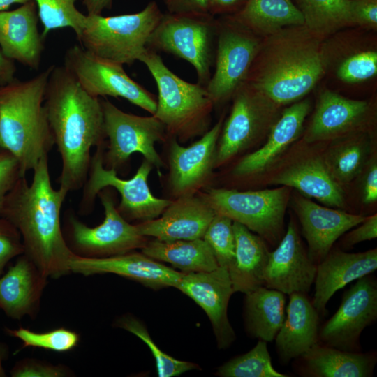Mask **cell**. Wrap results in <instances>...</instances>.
Segmentation results:
<instances>
[{"instance_id":"cell-1","label":"cell","mask_w":377,"mask_h":377,"mask_svg":"<svg viewBox=\"0 0 377 377\" xmlns=\"http://www.w3.org/2000/svg\"><path fill=\"white\" fill-rule=\"evenodd\" d=\"M44 105L61 158L59 188L77 191L87 179L91 148L106 138L101 101L87 92L64 66L54 65Z\"/></svg>"},{"instance_id":"cell-2","label":"cell","mask_w":377,"mask_h":377,"mask_svg":"<svg viewBox=\"0 0 377 377\" xmlns=\"http://www.w3.org/2000/svg\"><path fill=\"white\" fill-rule=\"evenodd\" d=\"M31 184L20 177L7 195L0 216L19 230L25 254L48 278L59 279L71 273L75 253L63 234L60 213L68 194L51 184L48 156L33 170Z\"/></svg>"},{"instance_id":"cell-3","label":"cell","mask_w":377,"mask_h":377,"mask_svg":"<svg viewBox=\"0 0 377 377\" xmlns=\"http://www.w3.org/2000/svg\"><path fill=\"white\" fill-rule=\"evenodd\" d=\"M324 40L304 24L263 38L244 82L280 106L300 101L325 75Z\"/></svg>"},{"instance_id":"cell-4","label":"cell","mask_w":377,"mask_h":377,"mask_svg":"<svg viewBox=\"0 0 377 377\" xmlns=\"http://www.w3.org/2000/svg\"><path fill=\"white\" fill-rule=\"evenodd\" d=\"M54 65L26 80L0 87V150L17 160L21 175L34 168L54 145L44 105Z\"/></svg>"},{"instance_id":"cell-5","label":"cell","mask_w":377,"mask_h":377,"mask_svg":"<svg viewBox=\"0 0 377 377\" xmlns=\"http://www.w3.org/2000/svg\"><path fill=\"white\" fill-rule=\"evenodd\" d=\"M139 61L156 83L157 106L153 115L163 124L166 133L186 141L207 132L214 105L205 87L180 78L152 50L147 48Z\"/></svg>"},{"instance_id":"cell-6","label":"cell","mask_w":377,"mask_h":377,"mask_svg":"<svg viewBox=\"0 0 377 377\" xmlns=\"http://www.w3.org/2000/svg\"><path fill=\"white\" fill-rule=\"evenodd\" d=\"M163 15L155 1L135 13L108 17L87 14L77 39L98 57L131 65L147 50L149 38Z\"/></svg>"},{"instance_id":"cell-7","label":"cell","mask_w":377,"mask_h":377,"mask_svg":"<svg viewBox=\"0 0 377 377\" xmlns=\"http://www.w3.org/2000/svg\"><path fill=\"white\" fill-rule=\"evenodd\" d=\"M218 20L216 16L163 13L150 35L147 48L186 60L195 68L198 83L206 87L214 66Z\"/></svg>"},{"instance_id":"cell-8","label":"cell","mask_w":377,"mask_h":377,"mask_svg":"<svg viewBox=\"0 0 377 377\" xmlns=\"http://www.w3.org/2000/svg\"><path fill=\"white\" fill-rule=\"evenodd\" d=\"M201 198L216 214L242 224L272 245L279 244L283 236V219L289 199L286 186L249 191L211 188Z\"/></svg>"},{"instance_id":"cell-9","label":"cell","mask_w":377,"mask_h":377,"mask_svg":"<svg viewBox=\"0 0 377 377\" xmlns=\"http://www.w3.org/2000/svg\"><path fill=\"white\" fill-rule=\"evenodd\" d=\"M104 151L105 143L96 147L91 156L80 210L87 213L91 209L98 193L105 188L112 187L121 195L117 209L127 221L143 222L158 217L172 200L158 198L151 193L148 177L153 165L145 159L131 178L121 179L117 176L115 170L104 166Z\"/></svg>"},{"instance_id":"cell-10","label":"cell","mask_w":377,"mask_h":377,"mask_svg":"<svg viewBox=\"0 0 377 377\" xmlns=\"http://www.w3.org/2000/svg\"><path fill=\"white\" fill-rule=\"evenodd\" d=\"M230 115L216 145L214 168L219 167L267 136L281 106L244 82L232 97Z\"/></svg>"},{"instance_id":"cell-11","label":"cell","mask_w":377,"mask_h":377,"mask_svg":"<svg viewBox=\"0 0 377 377\" xmlns=\"http://www.w3.org/2000/svg\"><path fill=\"white\" fill-rule=\"evenodd\" d=\"M217 20L214 71L205 87L214 106L232 98L245 81L263 40L231 15Z\"/></svg>"},{"instance_id":"cell-12","label":"cell","mask_w":377,"mask_h":377,"mask_svg":"<svg viewBox=\"0 0 377 377\" xmlns=\"http://www.w3.org/2000/svg\"><path fill=\"white\" fill-rule=\"evenodd\" d=\"M101 105L104 131L108 139V150L103 153L105 168L116 170L133 153L138 152L160 172L163 163L155 144L165 137L163 124L154 115L126 113L108 100L101 101Z\"/></svg>"},{"instance_id":"cell-13","label":"cell","mask_w":377,"mask_h":377,"mask_svg":"<svg viewBox=\"0 0 377 377\" xmlns=\"http://www.w3.org/2000/svg\"><path fill=\"white\" fill-rule=\"evenodd\" d=\"M90 95L123 98L153 115L157 99L132 80L123 65L98 57L75 45L65 52L64 65Z\"/></svg>"},{"instance_id":"cell-14","label":"cell","mask_w":377,"mask_h":377,"mask_svg":"<svg viewBox=\"0 0 377 377\" xmlns=\"http://www.w3.org/2000/svg\"><path fill=\"white\" fill-rule=\"evenodd\" d=\"M99 197L104 209V219L101 224L89 227L71 216L68 219V246L75 254L84 258H105L142 249L147 237L140 232L137 225L131 224L116 207L106 188Z\"/></svg>"},{"instance_id":"cell-15","label":"cell","mask_w":377,"mask_h":377,"mask_svg":"<svg viewBox=\"0 0 377 377\" xmlns=\"http://www.w3.org/2000/svg\"><path fill=\"white\" fill-rule=\"evenodd\" d=\"M377 318V283L367 275L343 295L335 313L319 329L318 342L342 350L359 352L360 337Z\"/></svg>"},{"instance_id":"cell-16","label":"cell","mask_w":377,"mask_h":377,"mask_svg":"<svg viewBox=\"0 0 377 377\" xmlns=\"http://www.w3.org/2000/svg\"><path fill=\"white\" fill-rule=\"evenodd\" d=\"M374 114L369 101L348 98L325 89L319 94L304 140L307 143L334 140L368 131Z\"/></svg>"},{"instance_id":"cell-17","label":"cell","mask_w":377,"mask_h":377,"mask_svg":"<svg viewBox=\"0 0 377 377\" xmlns=\"http://www.w3.org/2000/svg\"><path fill=\"white\" fill-rule=\"evenodd\" d=\"M175 288L195 302L207 315L217 346L225 349L236 339L228 317V306L234 293L227 269L218 267L209 272L183 273Z\"/></svg>"},{"instance_id":"cell-18","label":"cell","mask_w":377,"mask_h":377,"mask_svg":"<svg viewBox=\"0 0 377 377\" xmlns=\"http://www.w3.org/2000/svg\"><path fill=\"white\" fill-rule=\"evenodd\" d=\"M223 117L205 132L200 140L188 147L172 138L169 151V184L177 198L191 195L202 187L214 168L216 145Z\"/></svg>"},{"instance_id":"cell-19","label":"cell","mask_w":377,"mask_h":377,"mask_svg":"<svg viewBox=\"0 0 377 377\" xmlns=\"http://www.w3.org/2000/svg\"><path fill=\"white\" fill-rule=\"evenodd\" d=\"M316 266L305 250L295 223L290 221L277 247L269 253L264 273V286L285 295L307 294L316 273Z\"/></svg>"},{"instance_id":"cell-20","label":"cell","mask_w":377,"mask_h":377,"mask_svg":"<svg viewBox=\"0 0 377 377\" xmlns=\"http://www.w3.org/2000/svg\"><path fill=\"white\" fill-rule=\"evenodd\" d=\"M70 272L86 276L114 274L154 290L175 288L183 274L135 251L105 258H84L75 254L70 263Z\"/></svg>"},{"instance_id":"cell-21","label":"cell","mask_w":377,"mask_h":377,"mask_svg":"<svg viewBox=\"0 0 377 377\" xmlns=\"http://www.w3.org/2000/svg\"><path fill=\"white\" fill-rule=\"evenodd\" d=\"M293 209L308 244V254L318 265L345 232L361 223L367 216L320 206L311 200L295 195Z\"/></svg>"},{"instance_id":"cell-22","label":"cell","mask_w":377,"mask_h":377,"mask_svg":"<svg viewBox=\"0 0 377 377\" xmlns=\"http://www.w3.org/2000/svg\"><path fill=\"white\" fill-rule=\"evenodd\" d=\"M357 31H338L325 38V74L330 72L340 82L357 84L377 75V51L374 42Z\"/></svg>"},{"instance_id":"cell-23","label":"cell","mask_w":377,"mask_h":377,"mask_svg":"<svg viewBox=\"0 0 377 377\" xmlns=\"http://www.w3.org/2000/svg\"><path fill=\"white\" fill-rule=\"evenodd\" d=\"M216 213L201 197L182 196L157 218L136 224L145 237L163 242L202 239Z\"/></svg>"},{"instance_id":"cell-24","label":"cell","mask_w":377,"mask_h":377,"mask_svg":"<svg viewBox=\"0 0 377 377\" xmlns=\"http://www.w3.org/2000/svg\"><path fill=\"white\" fill-rule=\"evenodd\" d=\"M39 17L34 0L13 10L0 12L1 52L8 59L38 70L44 49Z\"/></svg>"},{"instance_id":"cell-25","label":"cell","mask_w":377,"mask_h":377,"mask_svg":"<svg viewBox=\"0 0 377 377\" xmlns=\"http://www.w3.org/2000/svg\"><path fill=\"white\" fill-rule=\"evenodd\" d=\"M47 279L25 254L17 256L0 276V310L14 320L35 318Z\"/></svg>"},{"instance_id":"cell-26","label":"cell","mask_w":377,"mask_h":377,"mask_svg":"<svg viewBox=\"0 0 377 377\" xmlns=\"http://www.w3.org/2000/svg\"><path fill=\"white\" fill-rule=\"evenodd\" d=\"M377 269V249L360 253L330 250L317 265L312 304L324 316L333 295L346 284L369 275Z\"/></svg>"},{"instance_id":"cell-27","label":"cell","mask_w":377,"mask_h":377,"mask_svg":"<svg viewBox=\"0 0 377 377\" xmlns=\"http://www.w3.org/2000/svg\"><path fill=\"white\" fill-rule=\"evenodd\" d=\"M311 104L306 98L285 108L272 126L261 147L243 157L232 170L234 175L246 177L267 170L301 135Z\"/></svg>"},{"instance_id":"cell-28","label":"cell","mask_w":377,"mask_h":377,"mask_svg":"<svg viewBox=\"0 0 377 377\" xmlns=\"http://www.w3.org/2000/svg\"><path fill=\"white\" fill-rule=\"evenodd\" d=\"M284 322L274 340L283 364L298 359L318 342L319 313L306 294L289 295Z\"/></svg>"},{"instance_id":"cell-29","label":"cell","mask_w":377,"mask_h":377,"mask_svg":"<svg viewBox=\"0 0 377 377\" xmlns=\"http://www.w3.org/2000/svg\"><path fill=\"white\" fill-rule=\"evenodd\" d=\"M272 184L295 188L332 207H344L343 190L328 172L322 156H310L293 163L276 174Z\"/></svg>"},{"instance_id":"cell-30","label":"cell","mask_w":377,"mask_h":377,"mask_svg":"<svg viewBox=\"0 0 377 377\" xmlns=\"http://www.w3.org/2000/svg\"><path fill=\"white\" fill-rule=\"evenodd\" d=\"M301 375L311 377H369L374 353L342 350L318 342L300 357Z\"/></svg>"},{"instance_id":"cell-31","label":"cell","mask_w":377,"mask_h":377,"mask_svg":"<svg viewBox=\"0 0 377 377\" xmlns=\"http://www.w3.org/2000/svg\"><path fill=\"white\" fill-rule=\"evenodd\" d=\"M235 259L228 272L234 293L246 294L264 286L269 253L265 241L242 224L233 221Z\"/></svg>"},{"instance_id":"cell-32","label":"cell","mask_w":377,"mask_h":377,"mask_svg":"<svg viewBox=\"0 0 377 377\" xmlns=\"http://www.w3.org/2000/svg\"><path fill=\"white\" fill-rule=\"evenodd\" d=\"M286 308L285 294L265 286L245 294L244 323L249 334L272 342L284 322Z\"/></svg>"},{"instance_id":"cell-33","label":"cell","mask_w":377,"mask_h":377,"mask_svg":"<svg viewBox=\"0 0 377 377\" xmlns=\"http://www.w3.org/2000/svg\"><path fill=\"white\" fill-rule=\"evenodd\" d=\"M141 252L158 262L168 263L183 273L209 272L219 266L208 245L202 239L147 242Z\"/></svg>"},{"instance_id":"cell-34","label":"cell","mask_w":377,"mask_h":377,"mask_svg":"<svg viewBox=\"0 0 377 377\" xmlns=\"http://www.w3.org/2000/svg\"><path fill=\"white\" fill-rule=\"evenodd\" d=\"M231 15L261 38L286 27L304 24L293 0H248L240 11Z\"/></svg>"},{"instance_id":"cell-35","label":"cell","mask_w":377,"mask_h":377,"mask_svg":"<svg viewBox=\"0 0 377 377\" xmlns=\"http://www.w3.org/2000/svg\"><path fill=\"white\" fill-rule=\"evenodd\" d=\"M322 156L332 178L341 186L352 181L368 163L371 141L368 131L340 138Z\"/></svg>"},{"instance_id":"cell-36","label":"cell","mask_w":377,"mask_h":377,"mask_svg":"<svg viewBox=\"0 0 377 377\" xmlns=\"http://www.w3.org/2000/svg\"><path fill=\"white\" fill-rule=\"evenodd\" d=\"M304 19V25L326 38L353 27L350 0H293Z\"/></svg>"},{"instance_id":"cell-37","label":"cell","mask_w":377,"mask_h":377,"mask_svg":"<svg viewBox=\"0 0 377 377\" xmlns=\"http://www.w3.org/2000/svg\"><path fill=\"white\" fill-rule=\"evenodd\" d=\"M221 377H287L272 366L267 342L258 340L249 352L235 357L219 367Z\"/></svg>"},{"instance_id":"cell-38","label":"cell","mask_w":377,"mask_h":377,"mask_svg":"<svg viewBox=\"0 0 377 377\" xmlns=\"http://www.w3.org/2000/svg\"><path fill=\"white\" fill-rule=\"evenodd\" d=\"M36 4L39 20L43 26L41 34L45 38L52 30L69 27L80 36L86 15L75 6L77 0H34Z\"/></svg>"},{"instance_id":"cell-39","label":"cell","mask_w":377,"mask_h":377,"mask_svg":"<svg viewBox=\"0 0 377 377\" xmlns=\"http://www.w3.org/2000/svg\"><path fill=\"white\" fill-rule=\"evenodd\" d=\"M116 325L133 334L148 346L156 361L158 376L173 377L198 369V366L193 362L175 359L162 351L151 339L145 326L136 318L124 315L117 320Z\"/></svg>"},{"instance_id":"cell-40","label":"cell","mask_w":377,"mask_h":377,"mask_svg":"<svg viewBox=\"0 0 377 377\" xmlns=\"http://www.w3.org/2000/svg\"><path fill=\"white\" fill-rule=\"evenodd\" d=\"M7 335L22 341L21 348H37L57 353H66L75 348L80 342V334L65 327H59L45 332H35L19 327L17 329L5 327Z\"/></svg>"},{"instance_id":"cell-41","label":"cell","mask_w":377,"mask_h":377,"mask_svg":"<svg viewBox=\"0 0 377 377\" xmlns=\"http://www.w3.org/2000/svg\"><path fill=\"white\" fill-rule=\"evenodd\" d=\"M203 239L209 246L218 266L229 272L235 259L233 221L224 215L216 214L204 235Z\"/></svg>"},{"instance_id":"cell-42","label":"cell","mask_w":377,"mask_h":377,"mask_svg":"<svg viewBox=\"0 0 377 377\" xmlns=\"http://www.w3.org/2000/svg\"><path fill=\"white\" fill-rule=\"evenodd\" d=\"M12 377H66L73 372L64 364H53L36 359L17 361L10 371Z\"/></svg>"},{"instance_id":"cell-43","label":"cell","mask_w":377,"mask_h":377,"mask_svg":"<svg viewBox=\"0 0 377 377\" xmlns=\"http://www.w3.org/2000/svg\"><path fill=\"white\" fill-rule=\"evenodd\" d=\"M24 252L21 235L8 219L0 216V276L7 264Z\"/></svg>"},{"instance_id":"cell-44","label":"cell","mask_w":377,"mask_h":377,"mask_svg":"<svg viewBox=\"0 0 377 377\" xmlns=\"http://www.w3.org/2000/svg\"><path fill=\"white\" fill-rule=\"evenodd\" d=\"M22 177L15 158L8 151L0 150V212L7 195Z\"/></svg>"},{"instance_id":"cell-45","label":"cell","mask_w":377,"mask_h":377,"mask_svg":"<svg viewBox=\"0 0 377 377\" xmlns=\"http://www.w3.org/2000/svg\"><path fill=\"white\" fill-rule=\"evenodd\" d=\"M353 27L362 29H377V0H350Z\"/></svg>"},{"instance_id":"cell-46","label":"cell","mask_w":377,"mask_h":377,"mask_svg":"<svg viewBox=\"0 0 377 377\" xmlns=\"http://www.w3.org/2000/svg\"><path fill=\"white\" fill-rule=\"evenodd\" d=\"M359 226L346 234L342 244L345 248L351 247L362 242L371 240L377 237V215L367 216Z\"/></svg>"},{"instance_id":"cell-47","label":"cell","mask_w":377,"mask_h":377,"mask_svg":"<svg viewBox=\"0 0 377 377\" xmlns=\"http://www.w3.org/2000/svg\"><path fill=\"white\" fill-rule=\"evenodd\" d=\"M167 13L182 15L209 13V0H163ZM211 15V14H210Z\"/></svg>"},{"instance_id":"cell-48","label":"cell","mask_w":377,"mask_h":377,"mask_svg":"<svg viewBox=\"0 0 377 377\" xmlns=\"http://www.w3.org/2000/svg\"><path fill=\"white\" fill-rule=\"evenodd\" d=\"M362 198L365 204H372L377 200V164L372 158L364 175Z\"/></svg>"},{"instance_id":"cell-49","label":"cell","mask_w":377,"mask_h":377,"mask_svg":"<svg viewBox=\"0 0 377 377\" xmlns=\"http://www.w3.org/2000/svg\"><path fill=\"white\" fill-rule=\"evenodd\" d=\"M248 0H209V13L213 16L234 15L240 11Z\"/></svg>"},{"instance_id":"cell-50","label":"cell","mask_w":377,"mask_h":377,"mask_svg":"<svg viewBox=\"0 0 377 377\" xmlns=\"http://www.w3.org/2000/svg\"><path fill=\"white\" fill-rule=\"evenodd\" d=\"M15 72L14 61L6 57L0 51V87L14 80Z\"/></svg>"},{"instance_id":"cell-51","label":"cell","mask_w":377,"mask_h":377,"mask_svg":"<svg viewBox=\"0 0 377 377\" xmlns=\"http://www.w3.org/2000/svg\"><path fill=\"white\" fill-rule=\"evenodd\" d=\"M113 0H82L87 14L101 15L105 10L112 8Z\"/></svg>"},{"instance_id":"cell-52","label":"cell","mask_w":377,"mask_h":377,"mask_svg":"<svg viewBox=\"0 0 377 377\" xmlns=\"http://www.w3.org/2000/svg\"><path fill=\"white\" fill-rule=\"evenodd\" d=\"M31 0H0V12L6 10L12 4H23Z\"/></svg>"},{"instance_id":"cell-53","label":"cell","mask_w":377,"mask_h":377,"mask_svg":"<svg viewBox=\"0 0 377 377\" xmlns=\"http://www.w3.org/2000/svg\"><path fill=\"white\" fill-rule=\"evenodd\" d=\"M3 352L2 350V348L0 344V377H5L6 376V371L3 367Z\"/></svg>"}]
</instances>
